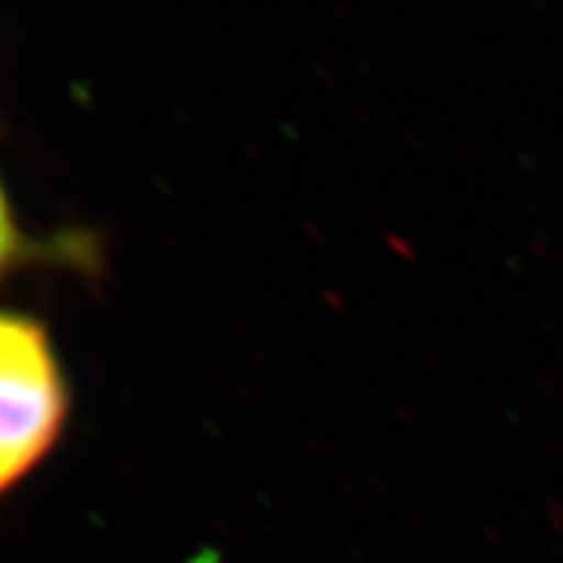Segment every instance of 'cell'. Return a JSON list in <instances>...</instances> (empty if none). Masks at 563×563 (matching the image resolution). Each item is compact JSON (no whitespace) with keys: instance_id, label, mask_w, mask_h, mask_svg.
Here are the masks:
<instances>
[{"instance_id":"cell-1","label":"cell","mask_w":563,"mask_h":563,"mask_svg":"<svg viewBox=\"0 0 563 563\" xmlns=\"http://www.w3.org/2000/svg\"><path fill=\"white\" fill-rule=\"evenodd\" d=\"M60 420L63 386L45 334L0 316V490L47 452Z\"/></svg>"},{"instance_id":"cell-2","label":"cell","mask_w":563,"mask_h":563,"mask_svg":"<svg viewBox=\"0 0 563 563\" xmlns=\"http://www.w3.org/2000/svg\"><path fill=\"white\" fill-rule=\"evenodd\" d=\"M11 249H13V224H11L9 209H5L3 196H0V262L9 256Z\"/></svg>"}]
</instances>
